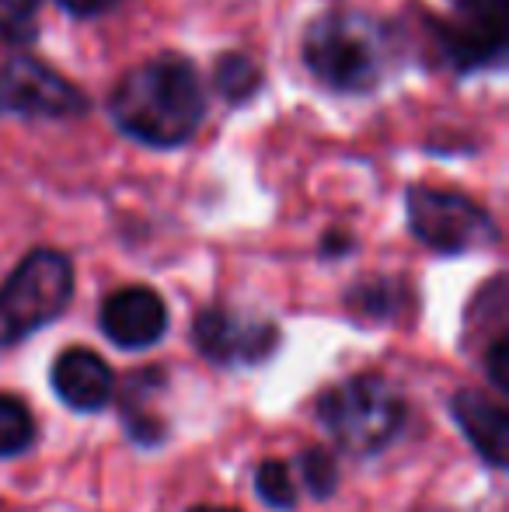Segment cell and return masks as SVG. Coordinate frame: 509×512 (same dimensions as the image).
Wrapping results in <instances>:
<instances>
[{"label": "cell", "mask_w": 509, "mask_h": 512, "mask_svg": "<svg viewBox=\"0 0 509 512\" xmlns=\"http://www.w3.org/2000/svg\"><path fill=\"white\" fill-rule=\"evenodd\" d=\"M109 112L126 136L147 147H182L206 119L199 70L185 56L164 53L133 67L116 84Z\"/></svg>", "instance_id": "1"}, {"label": "cell", "mask_w": 509, "mask_h": 512, "mask_svg": "<svg viewBox=\"0 0 509 512\" xmlns=\"http://www.w3.org/2000/svg\"><path fill=\"white\" fill-rule=\"evenodd\" d=\"M391 60V42L381 21L360 11H332L311 21L304 35V63L325 88L367 95L377 88Z\"/></svg>", "instance_id": "2"}, {"label": "cell", "mask_w": 509, "mask_h": 512, "mask_svg": "<svg viewBox=\"0 0 509 512\" xmlns=\"http://www.w3.org/2000/svg\"><path fill=\"white\" fill-rule=\"evenodd\" d=\"M318 418L346 453L374 457L398 439L405 425V398L377 373H360L321 394Z\"/></svg>", "instance_id": "3"}, {"label": "cell", "mask_w": 509, "mask_h": 512, "mask_svg": "<svg viewBox=\"0 0 509 512\" xmlns=\"http://www.w3.org/2000/svg\"><path fill=\"white\" fill-rule=\"evenodd\" d=\"M74 297V265L53 248H39L0 286V345H14L53 324Z\"/></svg>", "instance_id": "4"}, {"label": "cell", "mask_w": 509, "mask_h": 512, "mask_svg": "<svg viewBox=\"0 0 509 512\" xmlns=\"http://www.w3.org/2000/svg\"><path fill=\"white\" fill-rule=\"evenodd\" d=\"M408 227L426 248L440 255H468L496 244L499 237L492 216L475 199L429 185L408 189Z\"/></svg>", "instance_id": "5"}, {"label": "cell", "mask_w": 509, "mask_h": 512, "mask_svg": "<svg viewBox=\"0 0 509 512\" xmlns=\"http://www.w3.org/2000/svg\"><path fill=\"white\" fill-rule=\"evenodd\" d=\"M0 105L28 119H74L88 112V95L28 53L7 56L0 67Z\"/></svg>", "instance_id": "6"}, {"label": "cell", "mask_w": 509, "mask_h": 512, "mask_svg": "<svg viewBox=\"0 0 509 512\" xmlns=\"http://www.w3.org/2000/svg\"><path fill=\"white\" fill-rule=\"evenodd\" d=\"M192 342L217 366H255L276 352L279 331L272 321L241 317L227 307H206L192 321Z\"/></svg>", "instance_id": "7"}, {"label": "cell", "mask_w": 509, "mask_h": 512, "mask_svg": "<svg viewBox=\"0 0 509 512\" xmlns=\"http://www.w3.org/2000/svg\"><path fill=\"white\" fill-rule=\"evenodd\" d=\"M102 331L123 349H147L168 331V307L150 286H126L102 304Z\"/></svg>", "instance_id": "8"}, {"label": "cell", "mask_w": 509, "mask_h": 512, "mask_svg": "<svg viewBox=\"0 0 509 512\" xmlns=\"http://www.w3.org/2000/svg\"><path fill=\"white\" fill-rule=\"evenodd\" d=\"M56 398L74 411H98L116 394V377L109 363L91 349H67L53 363Z\"/></svg>", "instance_id": "9"}, {"label": "cell", "mask_w": 509, "mask_h": 512, "mask_svg": "<svg viewBox=\"0 0 509 512\" xmlns=\"http://www.w3.org/2000/svg\"><path fill=\"white\" fill-rule=\"evenodd\" d=\"M450 415L457 418L468 443L478 457L492 467H506L509 460V415L496 398H485L478 391H457L450 398Z\"/></svg>", "instance_id": "10"}, {"label": "cell", "mask_w": 509, "mask_h": 512, "mask_svg": "<svg viewBox=\"0 0 509 512\" xmlns=\"http://www.w3.org/2000/svg\"><path fill=\"white\" fill-rule=\"evenodd\" d=\"M440 46L447 53V60L457 70H478L492 67L503 60L506 53V28H489V25H471V21H457V25L443 28Z\"/></svg>", "instance_id": "11"}, {"label": "cell", "mask_w": 509, "mask_h": 512, "mask_svg": "<svg viewBox=\"0 0 509 512\" xmlns=\"http://www.w3.org/2000/svg\"><path fill=\"white\" fill-rule=\"evenodd\" d=\"M164 377L157 366H150V370L136 373L133 380H129L126 394H123V415H126V429L129 436L136 439V443L143 446H157L164 436H168V425H164V418H150L147 415V398H154V387H161Z\"/></svg>", "instance_id": "12"}, {"label": "cell", "mask_w": 509, "mask_h": 512, "mask_svg": "<svg viewBox=\"0 0 509 512\" xmlns=\"http://www.w3.org/2000/svg\"><path fill=\"white\" fill-rule=\"evenodd\" d=\"M213 84L217 91L227 98L231 105H241L262 88V70L252 56L245 53H227L217 60V70H213Z\"/></svg>", "instance_id": "13"}, {"label": "cell", "mask_w": 509, "mask_h": 512, "mask_svg": "<svg viewBox=\"0 0 509 512\" xmlns=\"http://www.w3.org/2000/svg\"><path fill=\"white\" fill-rule=\"evenodd\" d=\"M35 418L25 401L0 394V457H18L32 446Z\"/></svg>", "instance_id": "14"}, {"label": "cell", "mask_w": 509, "mask_h": 512, "mask_svg": "<svg viewBox=\"0 0 509 512\" xmlns=\"http://www.w3.org/2000/svg\"><path fill=\"white\" fill-rule=\"evenodd\" d=\"M255 492L265 506L276 509V512H286V509L297 506V488H293L290 471H286L283 460H265V464L258 467L255 471Z\"/></svg>", "instance_id": "15"}, {"label": "cell", "mask_w": 509, "mask_h": 512, "mask_svg": "<svg viewBox=\"0 0 509 512\" xmlns=\"http://www.w3.org/2000/svg\"><path fill=\"white\" fill-rule=\"evenodd\" d=\"M300 467H304V481L314 499H332L335 488H339V460L328 450L314 446V450H307L304 457H300Z\"/></svg>", "instance_id": "16"}, {"label": "cell", "mask_w": 509, "mask_h": 512, "mask_svg": "<svg viewBox=\"0 0 509 512\" xmlns=\"http://www.w3.org/2000/svg\"><path fill=\"white\" fill-rule=\"evenodd\" d=\"M39 4L42 0H0V39L32 42Z\"/></svg>", "instance_id": "17"}, {"label": "cell", "mask_w": 509, "mask_h": 512, "mask_svg": "<svg viewBox=\"0 0 509 512\" xmlns=\"http://www.w3.org/2000/svg\"><path fill=\"white\" fill-rule=\"evenodd\" d=\"M394 297H398L394 283H360V290L349 297V304L360 314H367L370 321H381V317H394V310H398Z\"/></svg>", "instance_id": "18"}, {"label": "cell", "mask_w": 509, "mask_h": 512, "mask_svg": "<svg viewBox=\"0 0 509 512\" xmlns=\"http://www.w3.org/2000/svg\"><path fill=\"white\" fill-rule=\"evenodd\" d=\"M461 14V21L471 25L506 28V0H450Z\"/></svg>", "instance_id": "19"}, {"label": "cell", "mask_w": 509, "mask_h": 512, "mask_svg": "<svg viewBox=\"0 0 509 512\" xmlns=\"http://www.w3.org/2000/svg\"><path fill=\"white\" fill-rule=\"evenodd\" d=\"M506 370H509V342H506V335H499L496 342L489 345V377L503 394H509V373Z\"/></svg>", "instance_id": "20"}, {"label": "cell", "mask_w": 509, "mask_h": 512, "mask_svg": "<svg viewBox=\"0 0 509 512\" xmlns=\"http://www.w3.org/2000/svg\"><path fill=\"white\" fill-rule=\"evenodd\" d=\"M119 0H60L63 11H70L74 18H98V14L112 11Z\"/></svg>", "instance_id": "21"}, {"label": "cell", "mask_w": 509, "mask_h": 512, "mask_svg": "<svg viewBox=\"0 0 509 512\" xmlns=\"http://www.w3.org/2000/svg\"><path fill=\"white\" fill-rule=\"evenodd\" d=\"M189 512H238V509H227V506H196Z\"/></svg>", "instance_id": "22"}]
</instances>
